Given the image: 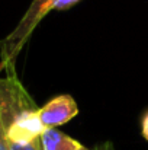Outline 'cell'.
<instances>
[{
  "label": "cell",
  "instance_id": "obj_1",
  "mask_svg": "<svg viewBox=\"0 0 148 150\" xmlns=\"http://www.w3.org/2000/svg\"><path fill=\"white\" fill-rule=\"evenodd\" d=\"M52 10V0H32L23 18L15 29L0 41V71L15 67L16 57L28 42L29 37L39 25V22Z\"/></svg>",
  "mask_w": 148,
  "mask_h": 150
},
{
  "label": "cell",
  "instance_id": "obj_2",
  "mask_svg": "<svg viewBox=\"0 0 148 150\" xmlns=\"http://www.w3.org/2000/svg\"><path fill=\"white\" fill-rule=\"evenodd\" d=\"M79 114V106L70 95H60L38 109V117L45 130L57 128Z\"/></svg>",
  "mask_w": 148,
  "mask_h": 150
},
{
  "label": "cell",
  "instance_id": "obj_3",
  "mask_svg": "<svg viewBox=\"0 0 148 150\" xmlns=\"http://www.w3.org/2000/svg\"><path fill=\"white\" fill-rule=\"evenodd\" d=\"M41 143L44 150H90L76 139L61 133L57 128L45 130L41 136Z\"/></svg>",
  "mask_w": 148,
  "mask_h": 150
},
{
  "label": "cell",
  "instance_id": "obj_4",
  "mask_svg": "<svg viewBox=\"0 0 148 150\" xmlns=\"http://www.w3.org/2000/svg\"><path fill=\"white\" fill-rule=\"evenodd\" d=\"M9 150H44L42 149V143H41V137L35 139L29 143H15V142H7Z\"/></svg>",
  "mask_w": 148,
  "mask_h": 150
},
{
  "label": "cell",
  "instance_id": "obj_5",
  "mask_svg": "<svg viewBox=\"0 0 148 150\" xmlns=\"http://www.w3.org/2000/svg\"><path fill=\"white\" fill-rule=\"evenodd\" d=\"M80 0H52V10H64L74 4H77Z\"/></svg>",
  "mask_w": 148,
  "mask_h": 150
},
{
  "label": "cell",
  "instance_id": "obj_6",
  "mask_svg": "<svg viewBox=\"0 0 148 150\" xmlns=\"http://www.w3.org/2000/svg\"><path fill=\"white\" fill-rule=\"evenodd\" d=\"M0 150H9L7 140H6V125L1 114H0Z\"/></svg>",
  "mask_w": 148,
  "mask_h": 150
},
{
  "label": "cell",
  "instance_id": "obj_7",
  "mask_svg": "<svg viewBox=\"0 0 148 150\" xmlns=\"http://www.w3.org/2000/svg\"><path fill=\"white\" fill-rule=\"evenodd\" d=\"M141 127H142V136H144V139L148 142V111L145 112V115L142 117V124H141Z\"/></svg>",
  "mask_w": 148,
  "mask_h": 150
},
{
  "label": "cell",
  "instance_id": "obj_8",
  "mask_svg": "<svg viewBox=\"0 0 148 150\" xmlns=\"http://www.w3.org/2000/svg\"><path fill=\"white\" fill-rule=\"evenodd\" d=\"M93 150H115V146L110 142H103V143H99L97 146H95Z\"/></svg>",
  "mask_w": 148,
  "mask_h": 150
}]
</instances>
